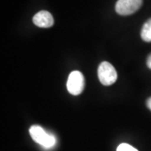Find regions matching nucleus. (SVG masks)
<instances>
[{"label": "nucleus", "instance_id": "obj_4", "mask_svg": "<svg viewBox=\"0 0 151 151\" xmlns=\"http://www.w3.org/2000/svg\"><path fill=\"white\" fill-rule=\"evenodd\" d=\"M143 4V0H119L115 6L116 12L120 15H130L133 14Z\"/></svg>", "mask_w": 151, "mask_h": 151}, {"label": "nucleus", "instance_id": "obj_6", "mask_svg": "<svg viewBox=\"0 0 151 151\" xmlns=\"http://www.w3.org/2000/svg\"><path fill=\"white\" fill-rule=\"evenodd\" d=\"M141 38L145 42H151V19H148L141 29Z\"/></svg>", "mask_w": 151, "mask_h": 151}, {"label": "nucleus", "instance_id": "obj_1", "mask_svg": "<svg viewBox=\"0 0 151 151\" xmlns=\"http://www.w3.org/2000/svg\"><path fill=\"white\" fill-rule=\"evenodd\" d=\"M29 134L35 143L46 149L52 148L56 143L54 135L50 134L42 127L39 125H33L30 127Z\"/></svg>", "mask_w": 151, "mask_h": 151}, {"label": "nucleus", "instance_id": "obj_3", "mask_svg": "<svg viewBox=\"0 0 151 151\" xmlns=\"http://www.w3.org/2000/svg\"><path fill=\"white\" fill-rule=\"evenodd\" d=\"M85 87V79L82 73L78 70L70 72L66 82L67 91L71 95L77 96L81 94Z\"/></svg>", "mask_w": 151, "mask_h": 151}, {"label": "nucleus", "instance_id": "obj_8", "mask_svg": "<svg viewBox=\"0 0 151 151\" xmlns=\"http://www.w3.org/2000/svg\"><path fill=\"white\" fill-rule=\"evenodd\" d=\"M147 66L150 68V69H151V54L148 56V58H147Z\"/></svg>", "mask_w": 151, "mask_h": 151}, {"label": "nucleus", "instance_id": "obj_7", "mask_svg": "<svg viewBox=\"0 0 151 151\" xmlns=\"http://www.w3.org/2000/svg\"><path fill=\"white\" fill-rule=\"evenodd\" d=\"M117 151H139L134 148L133 146L129 145L128 144H121L117 148Z\"/></svg>", "mask_w": 151, "mask_h": 151}, {"label": "nucleus", "instance_id": "obj_2", "mask_svg": "<svg viewBox=\"0 0 151 151\" xmlns=\"http://www.w3.org/2000/svg\"><path fill=\"white\" fill-rule=\"evenodd\" d=\"M97 75L100 82L104 86H111L118 79L117 70L108 61H103L99 65Z\"/></svg>", "mask_w": 151, "mask_h": 151}, {"label": "nucleus", "instance_id": "obj_5", "mask_svg": "<svg viewBox=\"0 0 151 151\" xmlns=\"http://www.w3.org/2000/svg\"><path fill=\"white\" fill-rule=\"evenodd\" d=\"M33 23L38 27L50 28L54 24V19L48 11L42 10L33 17Z\"/></svg>", "mask_w": 151, "mask_h": 151}, {"label": "nucleus", "instance_id": "obj_9", "mask_svg": "<svg viewBox=\"0 0 151 151\" xmlns=\"http://www.w3.org/2000/svg\"><path fill=\"white\" fill-rule=\"evenodd\" d=\"M147 107L149 108V109L150 110H151V97H150L148 100H147Z\"/></svg>", "mask_w": 151, "mask_h": 151}]
</instances>
